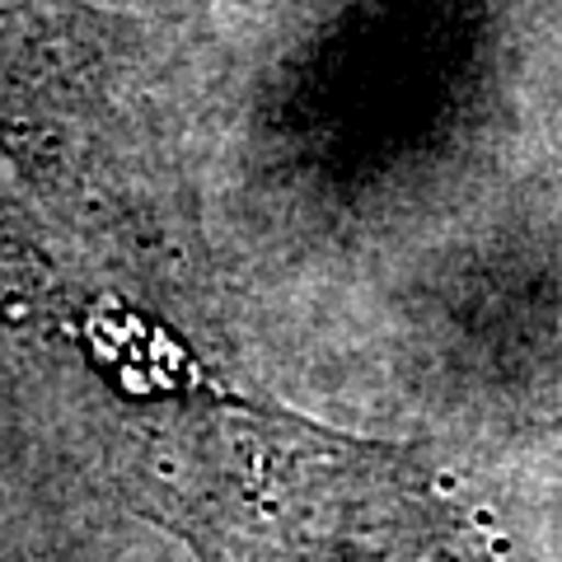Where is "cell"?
Instances as JSON below:
<instances>
[{"label":"cell","instance_id":"cell-1","mask_svg":"<svg viewBox=\"0 0 562 562\" xmlns=\"http://www.w3.org/2000/svg\"><path fill=\"white\" fill-rule=\"evenodd\" d=\"M113 460L136 512L198 562H516L497 520L422 450L225 394L136 408Z\"/></svg>","mask_w":562,"mask_h":562}]
</instances>
